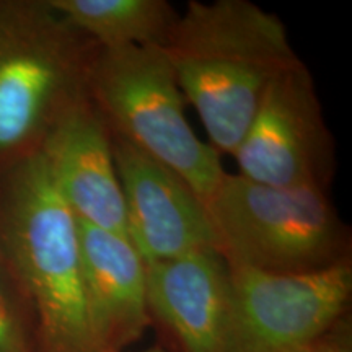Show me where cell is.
Wrapping results in <instances>:
<instances>
[{"instance_id":"5","label":"cell","mask_w":352,"mask_h":352,"mask_svg":"<svg viewBox=\"0 0 352 352\" xmlns=\"http://www.w3.org/2000/svg\"><path fill=\"white\" fill-rule=\"evenodd\" d=\"M87 91L109 134L170 168L204 204L210 199L227 171L189 124L188 103L160 47L98 50Z\"/></svg>"},{"instance_id":"3","label":"cell","mask_w":352,"mask_h":352,"mask_svg":"<svg viewBox=\"0 0 352 352\" xmlns=\"http://www.w3.org/2000/svg\"><path fill=\"white\" fill-rule=\"evenodd\" d=\"M100 47L46 2H0V170L32 155L88 98Z\"/></svg>"},{"instance_id":"14","label":"cell","mask_w":352,"mask_h":352,"mask_svg":"<svg viewBox=\"0 0 352 352\" xmlns=\"http://www.w3.org/2000/svg\"><path fill=\"white\" fill-rule=\"evenodd\" d=\"M331 333H329L328 336H324L321 341L315 342V344L303 347V349H298L294 352H349V347H347L346 341L336 340V338L331 336Z\"/></svg>"},{"instance_id":"1","label":"cell","mask_w":352,"mask_h":352,"mask_svg":"<svg viewBox=\"0 0 352 352\" xmlns=\"http://www.w3.org/2000/svg\"><path fill=\"white\" fill-rule=\"evenodd\" d=\"M160 50L219 155H233L271 83L302 60L284 21L250 0H189Z\"/></svg>"},{"instance_id":"2","label":"cell","mask_w":352,"mask_h":352,"mask_svg":"<svg viewBox=\"0 0 352 352\" xmlns=\"http://www.w3.org/2000/svg\"><path fill=\"white\" fill-rule=\"evenodd\" d=\"M0 252L36 316L44 352H98L88 321L78 222L41 152L0 170Z\"/></svg>"},{"instance_id":"4","label":"cell","mask_w":352,"mask_h":352,"mask_svg":"<svg viewBox=\"0 0 352 352\" xmlns=\"http://www.w3.org/2000/svg\"><path fill=\"white\" fill-rule=\"evenodd\" d=\"M204 206L228 266L296 274L351 258L349 228L324 188H272L227 173Z\"/></svg>"},{"instance_id":"15","label":"cell","mask_w":352,"mask_h":352,"mask_svg":"<svg viewBox=\"0 0 352 352\" xmlns=\"http://www.w3.org/2000/svg\"><path fill=\"white\" fill-rule=\"evenodd\" d=\"M114 352H124V351H114ZM139 352H166L162 349V347H152V349H145V351H139Z\"/></svg>"},{"instance_id":"7","label":"cell","mask_w":352,"mask_h":352,"mask_svg":"<svg viewBox=\"0 0 352 352\" xmlns=\"http://www.w3.org/2000/svg\"><path fill=\"white\" fill-rule=\"evenodd\" d=\"M232 157L239 175L250 182L328 189L334 168L333 138L303 60L271 83Z\"/></svg>"},{"instance_id":"9","label":"cell","mask_w":352,"mask_h":352,"mask_svg":"<svg viewBox=\"0 0 352 352\" xmlns=\"http://www.w3.org/2000/svg\"><path fill=\"white\" fill-rule=\"evenodd\" d=\"M39 152L77 220L127 236L111 135L90 100L80 101L52 127Z\"/></svg>"},{"instance_id":"8","label":"cell","mask_w":352,"mask_h":352,"mask_svg":"<svg viewBox=\"0 0 352 352\" xmlns=\"http://www.w3.org/2000/svg\"><path fill=\"white\" fill-rule=\"evenodd\" d=\"M109 135L124 197L127 239L145 264L217 250L212 223L199 196L165 165Z\"/></svg>"},{"instance_id":"6","label":"cell","mask_w":352,"mask_h":352,"mask_svg":"<svg viewBox=\"0 0 352 352\" xmlns=\"http://www.w3.org/2000/svg\"><path fill=\"white\" fill-rule=\"evenodd\" d=\"M228 271L232 352H294L315 344L336 329L351 300V258L296 274Z\"/></svg>"},{"instance_id":"13","label":"cell","mask_w":352,"mask_h":352,"mask_svg":"<svg viewBox=\"0 0 352 352\" xmlns=\"http://www.w3.org/2000/svg\"><path fill=\"white\" fill-rule=\"evenodd\" d=\"M25 297L0 252V352H30Z\"/></svg>"},{"instance_id":"11","label":"cell","mask_w":352,"mask_h":352,"mask_svg":"<svg viewBox=\"0 0 352 352\" xmlns=\"http://www.w3.org/2000/svg\"><path fill=\"white\" fill-rule=\"evenodd\" d=\"M78 222L88 321L98 352L124 351L151 324L147 264L127 236Z\"/></svg>"},{"instance_id":"12","label":"cell","mask_w":352,"mask_h":352,"mask_svg":"<svg viewBox=\"0 0 352 352\" xmlns=\"http://www.w3.org/2000/svg\"><path fill=\"white\" fill-rule=\"evenodd\" d=\"M100 50L162 47L178 19L166 0H47Z\"/></svg>"},{"instance_id":"10","label":"cell","mask_w":352,"mask_h":352,"mask_svg":"<svg viewBox=\"0 0 352 352\" xmlns=\"http://www.w3.org/2000/svg\"><path fill=\"white\" fill-rule=\"evenodd\" d=\"M147 302L183 352H232L230 271L217 250L147 264Z\"/></svg>"}]
</instances>
